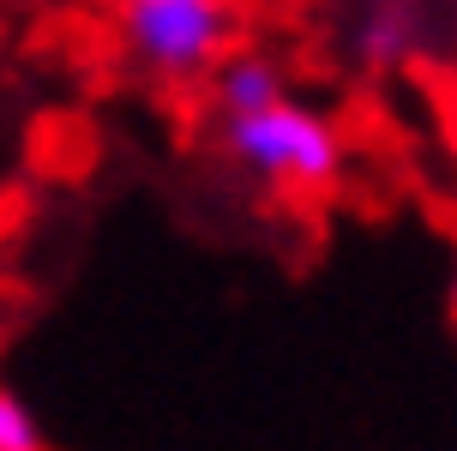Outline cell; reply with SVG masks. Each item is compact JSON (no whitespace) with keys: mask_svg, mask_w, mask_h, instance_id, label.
Listing matches in <instances>:
<instances>
[{"mask_svg":"<svg viewBox=\"0 0 457 451\" xmlns=\"http://www.w3.org/2000/svg\"><path fill=\"white\" fill-rule=\"evenodd\" d=\"M223 157L277 199H313L331 193L349 163V138L325 109L301 96H277L271 109L223 114Z\"/></svg>","mask_w":457,"mask_h":451,"instance_id":"6da1fadb","label":"cell"},{"mask_svg":"<svg viewBox=\"0 0 457 451\" xmlns=\"http://www.w3.org/2000/svg\"><path fill=\"white\" fill-rule=\"evenodd\" d=\"M109 30L138 79L193 90L241 37V0H109Z\"/></svg>","mask_w":457,"mask_h":451,"instance_id":"7a4b0ae2","label":"cell"},{"mask_svg":"<svg viewBox=\"0 0 457 451\" xmlns=\"http://www.w3.org/2000/svg\"><path fill=\"white\" fill-rule=\"evenodd\" d=\"M205 85L217 114H253V109H271L277 96H289V72L265 48H228Z\"/></svg>","mask_w":457,"mask_h":451,"instance_id":"3957f363","label":"cell"},{"mask_svg":"<svg viewBox=\"0 0 457 451\" xmlns=\"http://www.w3.org/2000/svg\"><path fill=\"white\" fill-rule=\"evenodd\" d=\"M421 43V24H415V0H373L355 24V54L367 72H391L403 67Z\"/></svg>","mask_w":457,"mask_h":451,"instance_id":"277c9868","label":"cell"},{"mask_svg":"<svg viewBox=\"0 0 457 451\" xmlns=\"http://www.w3.org/2000/svg\"><path fill=\"white\" fill-rule=\"evenodd\" d=\"M0 451H48L37 409L24 404L12 385H0Z\"/></svg>","mask_w":457,"mask_h":451,"instance_id":"5b68a950","label":"cell"},{"mask_svg":"<svg viewBox=\"0 0 457 451\" xmlns=\"http://www.w3.org/2000/svg\"><path fill=\"white\" fill-rule=\"evenodd\" d=\"M445 307H452V325H457V265H452V283H445Z\"/></svg>","mask_w":457,"mask_h":451,"instance_id":"8992f818","label":"cell"}]
</instances>
